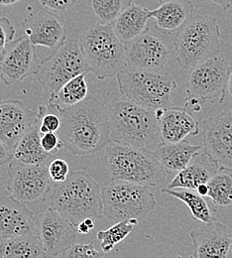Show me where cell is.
Returning a JSON list of instances; mask_svg holds the SVG:
<instances>
[{"label": "cell", "instance_id": "cell-35", "mask_svg": "<svg viewBox=\"0 0 232 258\" xmlns=\"http://www.w3.org/2000/svg\"><path fill=\"white\" fill-rule=\"evenodd\" d=\"M41 144H42V147L44 148V150L51 154H55L59 150L64 148V144H63L59 134H57L56 132H52V131L42 134Z\"/></svg>", "mask_w": 232, "mask_h": 258}, {"label": "cell", "instance_id": "cell-20", "mask_svg": "<svg viewBox=\"0 0 232 258\" xmlns=\"http://www.w3.org/2000/svg\"><path fill=\"white\" fill-rule=\"evenodd\" d=\"M155 114L159 120L163 142H180L188 136L200 132V124L186 107H169L158 109Z\"/></svg>", "mask_w": 232, "mask_h": 258}, {"label": "cell", "instance_id": "cell-42", "mask_svg": "<svg viewBox=\"0 0 232 258\" xmlns=\"http://www.w3.org/2000/svg\"><path fill=\"white\" fill-rule=\"evenodd\" d=\"M19 0H0V5L1 6H9L17 3Z\"/></svg>", "mask_w": 232, "mask_h": 258}, {"label": "cell", "instance_id": "cell-13", "mask_svg": "<svg viewBox=\"0 0 232 258\" xmlns=\"http://www.w3.org/2000/svg\"><path fill=\"white\" fill-rule=\"evenodd\" d=\"M154 26L126 45L127 66L145 71H161L166 66L171 51L162 36Z\"/></svg>", "mask_w": 232, "mask_h": 258}, {"label": "cell", "instance_id": "cell-39", "mask_svg": "<svg viewBox=\"0 0 232 258\" xmlns=\"http://www.w3.org/2000/svg\"><path fill=\"white\" fill-rule=\"evenodd\" d=\"M96 227V220L93 218H87L81 222L78 226V232L81 234H88Z\"/></svg>", "mask_w": 232, "mask_h": 258}, {"label": "cell", "instance_id": "cell-31", "mask_svg": "<svg viewBox=\"0 0 232 258\" xmlns=\"http://www.w3.org/2000/svg\"><path fill=\"white\" fill-rule=\"evenodd\" d=\"M133 0H91L95 16L101 24H112Z\"/></svg>", "mask_w": 232, "mask_h": 258}, {"label": "cell", "instance_id": "cell-22", "mask_svg": "<svg viewBox=\"0 0 232 258\" xmlns=\"http://www.w3.org/2000/svg\"><path fill=\"white\" fill-rule=\"evenodd\" d=\"M159 3L158 8L149 10V16L155 20L154 27L165 35L178 32L193 16L191 0H159Z\"/></svg>", "mask_w": 232, "mask_h": 258}, {"label": "cell", "instance_id": "cell-41", "mask_svg": "<svg viewBox=\"0 0 232 258\" xmlns=\"http://www.w3.org/2000/svg\"><path fill=\"white\" fill-rule=\"evenodd\" d=\"M198 193L200 194L201 196L203 197H206L207 193H208V186L207 184H203V185H200L199 188L196 190Z\"/></svg>", "mask_w": 232, "mask_h": 258}, {"label": "cell", "instance_id": "cell-10", "mask_svg": "<svg viewBox=\"0 0 232 258\" xmlns=\"http://www.w3.org/2000/svg\"><path fill=\"white\" fill-rule=\"evenodd\" d=\"M88 64L79 41H66L61 47L41 60L36 74L42 89L54 97L59 90L72 78L81 74H89Z\"/></svg>", "mask_w": 232, "mask_h": 258}, {"label": "cell", "instance_id": "cell-29", "mask_svg": "<svg viewBox=\"0 0 232 258\" xmlns=\"http://www.w3.org/2000/svg\"><path fill=\"white\" fill-rule=\"evenodd\" d=\"M162 192L169 196H172L181 202H183L190 210L192 216L195 220L201 223L212 222L213 216L211 211L204 200L203 196L198 193L196 190L176 188V189H163Z\"/></svg>", "mask_w": 232, "mask_h": 258}, {"label": "cell", "instance_id": "cell-18", "mask_svg": "<svg viewBox=\"0 0 232 258\" xmlns=\"http://www.w3.org/2000/svg\"><path fill=\"white\" fill-rule=\"evenodd\" d=\"M37 234V216L13 196L0 197V238Z\"/></svg>", "mask_w": 232, "mask_h": 258}, {"label": "cell", "instance_id": "cell-3", "mask_svg": "<svg viewBox=\"0 0 232 258\" xmlns=\"http://www.w3.org/2000/svg\"><path fill=\"white\" fill-rule=\"evenodd\" d=\"M101 190L87 171L76 170L65 181L55 183L49 194V206L75 226L87 218L98 221L103 214Z\"/></svg>", "mask_w": 232, "mask_h": 258}, {"label": "cell", "instance_id": "cell-8", "mask_svg": "<svg viewBox=\"0 0 232 258\" xmlns=\"http://www.w3.org/2000/svg\"><path fill=\"white\" fill-rule=\"evenodd\" d=\"M230 67L220 55L195 64L190 69L186 86L185 107L199 111L207 101L222 103L228 90Z\"/></svg>", "mask_w": 232, "mask_h": 258}, {"label": "cell", "instance_id": "cell-9", "mask_svg": "<svg viewBox=\"0 0 232 258\" xmlns=\"http://www.w3.org/2000/svg\"><path fill=\"white\" fill-rule=\"evenodd\" d=\"M103 215L112 223L144 221L156 207V199L149 187L126 182H113L102 188Z\"/></svg>", "mask_w": 232, "mask_h": 258}, {"label": "cell", "instance_id": "cell-15", "mask_svg": "<svg viewBox=\"0 0 232 258\" xmlns=\"http://www.w3.org/2000/svg\"><path fill=\"white\" fill-rule=\"evenodd\" d=\"M6 54L0 61L2 81L6 86L21 83L30 76H36L41 60L38 58L35 45L27 36L9 44Z\"/></svg>", "mask_w": 232, "mask_h": 258}, {"label": "cell", "instance_id": "cell-7", "mask_svg": "<svg viewBox=\"0 0 232 258\" xmlns=\"http://www.w3.org/2000/svg\"><path fill=\"white\" fill-rule=\"evenodd\" d=\"M116 80L120 94L132 102L153 111L172 106L177 83L168 73L127 66L116 76Z\"/></svg>", "mask_w": 232, "mask_h": 258}, {"label": "cell", "instance_id": "cell-40", "mask_svg": "<svg viewBox=\"0 0 232 258\" xmlns=\"http://www.w3.org/2000/svg\"><path fill=\"white\" fill-rule=\"evenodd\" d=\"M206 2H210V3H214L219 5L222 8V11L225 12L227 11L232 5V0H204Z\"/></svg>", "mask_w": 232, "mask_h": 258}, {"label": "cell", "instance_id": "cell-25", "mask_svg": "<svg viewBox=\"0 0 232 258\" xmlns=\"http://www.w3.org/2000/svg\"><path fill=\"white\" fill-rule=\"evenodd\" d=\"M40 123L36 124L19 140L13 149V157L18 161L26 164L40 165L46 164L53 154L44 150L41 144L42 134L40 132Z\"/></svg>", "mask_w": 232, "mask_h": 258}, {"label": "cell", "instance_id": "cell-21", "mask_svg": "<svg viewBox=\"0 0 232 258\" xmlns=\"http://www.w3.org/2000/svg\"><path fill=\"white\" fill-rule=\"evenodd\" d=\"M219 168L218 163L201 149L185 169L177 173L168 185V189L184 188L197 190L200 185L207 184Z\"/></svg>", "mask_w": 232, "mask_h": 258}, {"label": "cell", "instance_id": "cell-19", "mask_svg": "<svg viewBox=\"0 0 232 258\" xmlns=\"http://www.w3.org/2000/svg\"><path fill=\"white\" fill-rule=\"evenodd\" d=\"M193 257L225 258L232 249V236L221 223L213 220L191 230Z\"/></svg>", "mask_w": 232, "mask_h": 258}, {"label": "cell", "instance_id": "cell-27", "mask_svg": "<svg viewBox=\"0 0 232 258\" xmlns=\"http://www.w3.org/2000/svg\"><path fill=\"white\" fill-rule=\"evenodd\" d=\"M88 74H81L65 84L59 92L50 97L48 106L50 108H56L58 111L74 105L83 101L88 97V84L86 76Z\"/></svg>", "mask_w": 232, "mask_h": 258}, {"label": "cell", "instance_id": "cell-6", "mask_svg": "<svg viewBox=\"0 0 232 258\" xmlns=\"http://www.w3.org/2000/svg\"><path fill=\"white\" fill-rule=\"evenodd\" d=\"M79 42L91 72L100 81L116 77L127 67L126 45L116 36L112 24L93 25Z\"/></svg>", "mask_w": 232, "mask_h": 258}, {"label": "cell", "instance_id": "cell-44", "mask_svg": "<svg viewBox=\"0 0 232 258\" xmlns=\"http://www.w3.org/2000/svg\"><path fill=\"white\" fill-rule=\"evenodd\" d=\"M1 83H3V81H2V77H1V71H0V85H1Z\"/></svg>", "mask_w": 232, "mask_h": 258}, {"label": "cell", "instance_id": "cell-28", "mask_svg": "<svg viewBox=\"0 0 232 258\" xmlns=\"http://www.w3.org/2000/svg\"><path fill=\"white\" fill-rule=\"evenodd\" d=\"M207 196L214 206L232 209V169L220 167L207 183Z\"/></svg>", "mask_w": 232, "mask_h": 258}, {"label": "cell", "instance_id": "cell-24", "mask_svg": "<svg viewBox=\"0 0 232 258\" xmlns=\"http://www.w3.org/2000/svg\"><path fill=\"white\" fill-rule=\"evenodd\" d=\"M202 149V145H194L187 140L180 142H162L154 154L162 164L167 173L180 172L192 161L194 156Z\"/></svg>", "mask_w": 232, "mask_h": 258}, {"label": "cell", "instance_id": "cell-36", "mask_svg": "<svg viewBox=\"0 0 232 258\" xmlns=\"http://www.w3.org/2000/svg\"><path fill=\"white\" fill-rule=\"evenodd\" d=\"M61 127V117L60 115L54 114V113H45L41 117L40 122V132L41 134L47 133V132H57Z\"/></svg>", "mask_w": 232, "mask_h": 258}, {"label": "cell", "instance_id": "cell-33", "mask_svg": "<svg viewBox=\"0 0 232 258\" xmlns=\"http://www.w3.org/2000/svg\"><path fill=\"white\" fill-rule=\"evenodd\" d=\"M103 256L102 253L99 252L95 247L94 243H73L64 254L63 257L69 258H96Z\"/></svg>", "mask_w": 232, "mask_h": 258}, {"label": "cell", "instance_id": "cell-16", "mask_svg": "<svg viewBox=\"0 0 232 258\" xmlns=\"http://www.w3.org/2000/svg\"><path fill=\"white\" fill-rule=\"evenodd\" d=\"M22 28L32 44L46 47L53 52L66 42V27L54 13L46 8L29 7Z\"/></svg>", "mask_w": 232, "mask_h": 258}, {"label": "cell", "instance_id": "cell-5", "mask_svg": "<svg viewBox=\"0 0 232 258\" xmlns=\"http://www.w3.org/2000/svg\"><path fill=\"white\" fill-rule=\"evenodd\" d=\"M175 34L173 40L175 56L182 69L190 70L195 64L219 55L220 29L215 17L192 16Z\"/></svg>", "mask_w": 232, "mask_h": 258}, {"label": "cell", "instance_id": "cell-4", "mask_svg": "<svg viewBox=\"0 0 232 258\" xmlns=\"http://www.w3.org/2000/svg\"><path fill=\"white\" fill-rule=\"evenodd\" d=\"M105 157L112 182L157 187L167 180L166 170L151 151L110 140Z\"/></svg>", "mask_w": 232, "mask_h": 258}, {"label": "cell", "instance_id": "cell-43", "mask_svg": "<svg viewBox=\"0 0 232 258\" xmlns=\"http://www.w3.org/2000/svg\"><path fill=\"white\" fill-rule=\"evenodd\" d=\"M228 91H229V93H230V95L232 96V73L230 74L229 82H228Z\"/></svg>", "mask_w": 232, "mask_h": 258}, {"label": "cell", "instance_id": "cell-26", "mask_svg": "<svg viewBox=\"0 0 232 258\" xmlns=\"http://www.w3.org/2000/svg\"><path fill=\"white\" fill-rule=\"evenodd\" d=\"M46 257L37 234L0 238V258Z\"/></svg>", "mask_w": 232, "mask_h": 258}, {"label": "cell", "instance_id": "cell-12", "mask_svg": "<svg viewBox=\"0 0 232 258\" xmlns=\"http://www.w3.org/2000/svg\"><path fill=\"white\" fill-rule=\"evenodd\" d=\"M76 232V226L52 208L37 216V235L46 257H63L74 243Z\"/></svg>", "mask_w": 232, "mask_h": 258}, {"label": "cell", "instance_id": "cell-11", "mask_svg": "<svg viewBox=\"0 0 232 258\" xmlns=\"http://www.w3.org/2000/svg\"><path fill=\"white\" fill-rule=\"evenodd\" d=\"M51 178L47 164H26L12 159L8 164L6 189L25 204L44 202L51 192Z\"/></svg>", "mask_w": 232, "mask_h": 258}, {"label": "cell", "instance_id": "cell-17", "mask_svg": "<svg viewBox=\"0 0 232 258\" xmlns=\"http://www.w3.org/2000/svg\"><path fill=\"white\" fill-rule=\"evenodd\" d=\"M40 122L38 112L22 101L10 99L0 102V139L12 151L23 135Z\"/></svg>", "mask_w": 232, "mask_h": 258}, {"label": "cell", "instance_id": "cell-30", "mask_svg": "<svg viewBox=\"0 0 232 258\" xmlns=\"http://www.w3.org/2000/svg\"><path fill=\"white\" fill-rule=\"evenodd\" d=\"M138 220H128L115 223L108 229L100 230L97 234V238L100 242V247L103 253L111 252L114 247L123 241L134 229V226L138 224Z\"/></svg>", "mask_w": 232, "mask_h": 258}, {"label": "cell", "instance_id": "cell-1", "mask_svg": "<svg viewBox=\"0 0 232 258\" xmlns=\"http://www.w3.org/2000/svg\"><path fill=\"white\" fill-rule=\"evenodd\" d=\"M58 112L61 117L58 134L72 155L97 153L110 142L108 106L98 97H87Z\"/></svg>", "mask_w": 232, "mask_h": 258}, {"label": "cell", "instance_id": "cell-23", "mask_svg": "<svg viewBox=\"0 0 232 258\" xmlns=\"http://www.w3.org/2000/svg\"><path fill=\"white\" fill-rule=\"evenodd\" d=\"M149 10L132 2L112 23L116 36L125 45L145 32L150 23Z\"/></svg>", "mask_w": 232, "mask_h": 258}, {"label": "cell", "instance_id": "cell-2", "mask_svg": "<svg viewBox=\"0 0 232 258\" xmlns=\"http://www.w3.org/2000/svg\"><path fill=\"white\" fill-rule=\"evenodd\" d=\"M110 140L151 152L163 142L155 111L126 98H115L108 105Z\"/></svg>", "mask_w": 232, "mask_h": 258}, {"label": "cell", "instance_id": "cell-37", "mask_svg": "<svg viewBox=\"0 0 232 258\" xmlns=\"http://www.w3.org/2000/svg\"><path fill=\"white\" fill-rule=\"evenodd\" d=\"M38 1L44 8L50 11L59 12V13L66 12V10L71 8L76 2V0H38Z\"/></svg>", "mask_w": 232, "mask_h": 258}, {"label": "cell", "instance_id": "cell-32", "mask_svg": "<svg viewBox=\"0 0 232 258\" xmlns=\"http://www.w3.org/2000/svg\"><path fill=\"white\" fill-rule=\"evenodd\" d=\"M16 29L7 17H0V61L6 54L8 45L14 41Z\"/></svg>", "mask_w": 232, "mask_h": 258}, {"label": "cell", "instance_id": "cell-34", "mask_svg": "<svg viewBox=\"0 0 232 258\" xmlns=\"http://www.w3.org/2000/svg\"><path fill=\"white\" fill-rule=\"evenodd\" d=\"M48 171L52 182L60 183L65 181L69 175V166L63 159H55L49 163Z\"/></svg>", "mask_w": 232, "mask_h": 258}, {"label": "cell", "instance_id": "cell-38", "mask_svg": "<svg viewBox=\"0 0 232 258\" xmlns=\"http://www.w3.org/2000/svg\"><path fill=\"white\" fill-rule=\"evenodd\" d=\"M13 151L0 139V168L13 159Z\"/></svg>", "mask_w": 232, "mask_h": 258}, {"label": "cell", "instance_id": "cell-14", "mask_svg": "<svg viewBox=\"0 0 232 258\" xmlns=\"http://www.w3.org/2000/svg\"><path fill=\"white\" fill-rule=\"evenodd\" d=\"M202 149L219 167L232 169V112L223 111L202 120Z\"/></svg>", "mask_w": 232, "mask_h": 258}, {"label": "cell", "instance_id": "cell-45", "mask_svg": "<svg viewBox=\"0 0 232 258\" xmlns=\"http://www.w3.org/2000/svg\"><path fill=\"white\" fill-rule=\"evenodd\" d=\"M231 112H232V108H231Z\"/></svg>", "mask_w": 232, "mask_h": 258}]
</instances>
